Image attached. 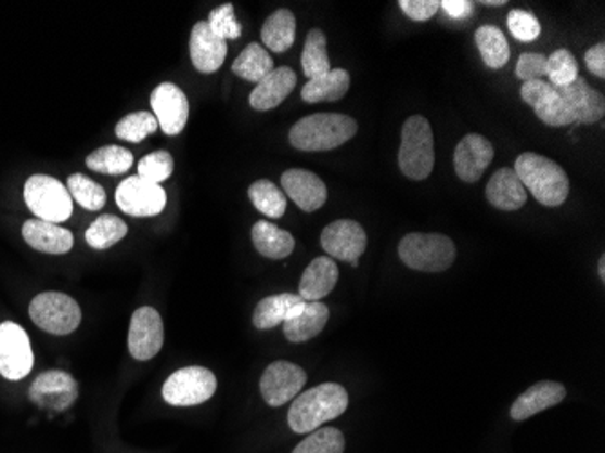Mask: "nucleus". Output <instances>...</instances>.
<instances>
[{
  "label": "nucleus",
  "mask_w": 605,
  "mask_h": 453,
  "mask_svg": "<svg viewBox=\"0 0 605 453\" xmlns=\"http://www.w3.org/2000/svg\"><path fill=\"white\" fill-rule=\"evenodd\" d=\"M348 392L337 383H323L294 399L288 410V425L296 433H312L329 420L347 412Z\"/></svg>",
  "instance_id": "obj_1"
},
{
  "label": "nucleus",
  "mask_w": 605,
  "mask_h": 453,
  "mask_svg": "<svg viewBox=\"0 0 605 453\" xmlns=\"http://www.w3.org/2000/svg\"><path fill=\"white\" fill-rule=\"evenodd\" d=\"M358 133V122L339 113H318L294 124L288 140L292 147L307 153L332 151L347 144Z\"/></svg>",
  "instance_id": "obj_2"
},
{
  "label": "nucleus",
  "mask_w": 605,
  "mask_h": 453,
  "mask_svg": "<svg viewBox=\"0 0 605 453\" xmlns=\"http://www.w3.org/2000/svg\"><path fill=\"white\" fill-rule=\"evenodd\" d=\"M513 171L517 172L518 180L539 204L558 207L566 202L569 178L556 161L537 153H523L515 161Z\"/></svg>",
  "instance_id": "obj_3"
},
{
  "label": "nucleus",
  "mask_w": 605,
  "mask_h": 453,
  "mask_svg": "<svg viewBox=\"0 0 605 453\" xmlns=\"http://www.w3.org/2000/svg\"><path fill=\"white\" fill-rule=\"evenodd\" d=\"M435 150L432 126L424 117H410L401 133L399 167L410 180H426L434 171Z\"/></svg>",
  "instance_id": "obj_4"
},
{
  "label": "nucleus",
  "mask_w": 605,
  "mask_h": 453,
  "mask_svg": "<svg viewBox=\"0 0 605 453\" xmlns=\"http://www.w3.org/2000/svg\"><path fill=\"white\" fill-rule=\"evenodd\" d=\"M399 258L413 271L442 272L458 258L455 244L445 234H407L399 244Z\"/></svg>",
  "instance_id": "obj_5"
},
{
  "label": "nucleus",
  "mask_w": 605,
  "mask_h": 453,
  "mask_svg": "<svg viewBox=\"0 0 605 453\" xmlns=\"http://www.w3.org/2000/svg\"><path fill=\"white\" fill-rule=\"evenodd\" d=\"M24 199L39 220L66 221L73 212L72 194L55 178L35 174L24 185Z\"/></svg>",
  "instance_id": "obj_6"
},
{
  "label": "nucleus",
  "mask_w": 605,
  "mask_h": 453,
  "mask_svg": "<svg viewBox=\"0 0 605 453\" xmlns=\"http://www.w3.org/2000/svg\"><path fill=\"white\" fill-rule=\"evenodd\" d=\"M29 315L42 331L67 336L77 331L82 321V310L77 301L62 293H42L29 305Z\"/></svg>",
  "instance_id": "obj_7"
},
{
  "label": "nucleus",
  "mask_w": 605,
  "mask_h": 453,
  "mask_svg": "<svg viewBox=\"0 0 605 453\" xmlns=\"http://www.w3.org/2000/svg\"><path fill=\"white\" fill-rule=\"evenodd\" d=\"M216 376L204 366H188L169 376L162 396L172 406H196L215 396Z\"/></svg>",
  "instance_id": "obj_8"
},
{
  "label": "nucleus",
  "mask_w": 605,
  "mask_h": 453,
  "mask_svg": "<svg viewBox=\"0 0 605 453\" xmlns=\"http://www.w3.org/2000/svg\"><path fill=\"white\" fill-rule=\"evenodd\" d=\"M34 368V352L23 326L7 321L0 325V374L10 381H21Z\"/></svg>",
  "instance_id": "obj_9"
},
{
  "label": "nucleus",
  "mask_w": 605,
  "mask_h": 453,
  "mask_svg": "<svg viewBox=\"0 0 605 453\" xmlns=\"http://www.w3.org/2000/svg\"><path fill=\"white\" fill-rule=\"evenodd\" d=\"M115 199L121 212L147 218L160 215L167 204V194L158 183L149 182L140 177H129L116 189Z\"/></svg>",
  "instance_id": "obj_10"
},
{
  "label": "nucleus",
  "mask_w": 605,
  "mask_h": 453,
  "mask_svg": "<svg viewBox=\"0 0 605 453\" xmlns=\"http://www.w3.org/2000/svg\"><path fill=\"white\" fill-rule=\"evenodd\" d=\"M29 401L48 412H66L78 398V383L67 372L50 371L40 374L29 387Z\"/></svg>",
  "instance_id": "obj_11"
},
{
  "label": "nucleus",
  "mask_w": 605,
  "mask_h": 453,
  "mask_svg": "<svg viewBox=\"0 0 605 453\" xmlns=\"http://www.w3.org/2000/svg\"><path fill=\"white\" fill-rule=\"evenodd\" d=\"M366 233L363 225L353 220L332 221L321 233V247L332 260L350 261L359 267V258L366 250Z\"/></svg>",
  "instance_id": "obj_12"
},
{
  "label": "nucleus",
  "mask_w": 605,
  "mask_h": 453,
  "mask_svg": "<svg viewBox=\"0 0 605 453\" xmlns=\"http://www.w3.org/2000/svg\"><path fill=\"white\" fill-rule=\"evenodd\" d=\"M307 383V372L288 361H275L267 366L259 381L261 398L269 406H283L301 392Z\"/></svg>",
  "instance_id": "obj_13"
},
{
  "label": "nucleus",
  "mask_w": 605,
  "mask_h": 453,
  "mask_svg": "<svg viewBox=\"0 0 605 453\" xmlns=\"http://www.w3.org/2000/svg\"><path fill=\"white\" fill-rule=\"evenodd\" d=\"M129 354L138 361L153 360L164 347V321L153 307L138 309L129 325Z\"/></svg>",
  "instance_id": "obj_14"
},
{
  "label": "nucleus",
  "mask_w": 605,
  "mask_h": 453,
  "mask_svg": "<svg viewBox=\"0 0 605 453\" xmlns=\"http://www.w3.org/2000/svg\"><path fill=\"white\" fill-rule=\"evenodd\" d=\"M520 96L526 104L531 105L535 115L550 128H566L575 124L571 111L558 93V89L553 88L545 80H531L524 82L520 88Z\"/></svg>",
  "instance_id": "obj_15"
},
{
  "label": "nucleus",
  "mask_w": 605,
  "mask_h": 453,
  "mask_svg": "<svg viewBox=\"0 0 605 453\" xmlns=\"http://www.w3.org/2000/svg\"><path fill=\"white\" fill-rule=\"evenodd\" d=\"M151 107L164 133L169 137L182 133L189 120V100L177 83H160L151 94Z\"/></svg>",
  "instance_id": "obj_16"
},
{
  "label": "nucleus",
  "mask_w": 605,
  "mask_h": 453,
  "mask_svg": "<svg viewBox=\"0 0 605 453\" xmlns=\"http://www.w3.org/2000/svg\"><path fill=\"white\" fill-rule=\"evenodd\" d=\"M493 156H495V150L490 140L485 139L482 134H466L455 150L453 166L463 182H479L493 160Z\"/></svg>",
  "instance_id": "obj_17"
},
{
  "label": "nucleus",
  "mask_w": 605,
  "mask_h": 453,
  "mask_svg": "<svg viewBox=\"0 0 605 453\" xmlns=\"http://www.w3.org/2000/svg\"><path fill=\"white\" fill-rule=\"evenodd\" d=\"M285 196L305 212H314L326 204L329 191L323 180L314 172L305 169H288L281 177Z\"/></svg>",
  "instance_id": "obj_18"
},
{
  "label": "nucleus",
  "mask_w": 605,
  "mask_h": 453,
  "mask_svg": "<svg viewBox=\"0 0 605 453\" xmlns=\"http://www.w3.org/2000/svg\"><path fill=\"white\" fill-rule=\"evenodd\" d=\"M331 310L321 301H305L296 305L283 323V332L291 344H305L320 336L329 321Z\"/></svg>",
  "instance_id": "obj_19"
},
{
  "label": "nucleus",
  "mask_w": 605,
  "mask_h": 453,
  "mask_svg": "<svg viewBox=\"0 0 605 453\" xmlns=\"http://www.w3.org/2000/svg\"><path fill=\"white\" fill-rule=\"evenodd\" d=\"M567 107L571 111L575 124H594L602 120L605 115L604 94L591 88L582 77H578L575 82L566 88H556Z\"/></svg>",
  "instance_id": "obj_20"
},
{
  "label": "nucleus",
  "mask_w": 605,
  "mask_h": 453,
  "mask_svg": "<svg viewBox=\"0 0 605 453\" xmlns=\"http://www.w3.org/2000/svg\"><path fill=\"white\" fill-rule=\"evenodd\" d=\"M227 40L209 28L207 21L196 24L191 34V59L199 73H215L223 66Z\"/></svg>",
  "instance_id": "obj_21"
},
{
  "label": "nucleus",
  "mask_w": 605,
  "mask_h": 453,
  "mask_svg": "<svg viewBox=\"0 0 605 453\" xmlns=\"http://www.w3.org/2000/svg\"><path fill=\"white\" fill-rule=\"evenodd\" d=\"M566 387L562 383L540 381L529 387L517 401L512 404L510 415L513 420H526L544 410L556 406L566 399Z\"/></svg>",
  "instance_id": "obj_22"
},
{
  "label": "nucleus",
  "mask_w": 605,
  "mask_h": 453,
  "mask_svg": "<svg viewBox=\"0 0 605 453\" xmlns=\"http://www.w3.org/2000/svg\"><path fill=\"white\" fill-rule=\"evenodd\" d=\"M23 236L29 247L46 255H66L73 249L75 238L64 226L44 220H29L24 223Z\"/></svg>",
  "instance_id": "obj_23"
},
{
  "label": "nucleus",
  "mask_w": 605,
  "mask_h": 453,
  "mask_svg": "<svg viewBox=\"0 0 605 453\" xmlns=\"http://www.w3.org/2000/svg\"><path fill=\"white\" fill-rule=\"evenodd\" d=\"M296 73L291 67H274L250 93V107L256 111H270L278 107L296 88Z\"/></svg>",
  "instance_id": "obj_24"
},
{
  "label": "nucleus",
  "mask_w": 605,
  "mask_h": 453,
  "mask_svg": "<svg viewBox=\"0 0 605 453\" xmlns=\"http://www.w3.org/2000/svg\"><path fill=\"white\" fill-rule=\"evenodd\" d=\"M486 198L497 209L517 210L528 202V191L518 180L517 172L502 167L486 185Z\"/></svg>",
  "instance_id": "obj_25"
},
{
  "label": "nucleus",
  "mask_w": 605,
  "mask_h": 453,
  "mask_svg": "<svg viewBox=\"0 0 605 453\" xmlns=\"http://www.w3.org/2000/svg\"><path fill=\"white\" fill-rule=\"evenodd\" d=\"M339 269L331 256H320L302 272L299 296L305 301H321L336 287Z\"/></svg>",
  "instance_id": "obj_26"
},
{
  "label": "nucleus",
  "mask_w": 605,
  "mask_h": 453,
  "mask_svg": "<svg viewBox=\"0 0 605 453\" xmlns=\"http://www.w3.org/2000/svg\"><path fill=\"white\" fill-rule=\"evenodd\" d=\"M350 89V75L347 69H331L321 77L310 78L301 91V99L309 104L320 102H337L342 100Z\"/></svg>",
  "instance_id": "obj_27"
},
{
  "label": "nucleus",
  "mask_w": 605,
  "mask_h": 453,
  "mask_svg": "<svg viewBox=\"0 0 605 453\" xmlns=\"http://www.w3.org/2000/svg\"><path fill=\"white\" fill-rule=\"evenodd\" d=\"M253 244L259 255L270 260H283L294 250V236L270 221H258L253 226Z\"/></svg>",
  "instance_id": "obj_28"
},
{
  "label": "nucleus",
  "mask_w": 605,
  "mask_h": 453,
  "mask_svg": "<svg viewBox=\"0 0 605 453\" xmlns=\"http://www.w3.org/2000/svg\"><path fill=\"white\" fill-rule=\"evenodd\" d=\"M299 294H275L261 299L254 310L253 323L258 331H270L274 326L283 325L291 310L301 303Z\"/></svg>",
  "instance_id": "obj_29"
},
{
  "label": "nucleus",
  "mask_w": 605,
  "mask_h": 453,
  "mask_svg": "<svg viewBox=\"0 0 605 453\" xmlns=\"http://www.w3.org/2000/svg\"><path fill=\"white\" fill-rule=\"evenodd\" d=\"M265 46L274 53L291 50L296 40V17L291 10H278L265 21L261 28Z\"/></svg>",
  "instance_id": "obj_30"
},
{
  "label": "nucleus",
  "mask_w": 605,
  "mask_h": 453,
  "mask_svg": "<svg viewBox=\"0 0 605 453\" xmlns=\"http://www.w3.org/2000/svg\"><path fill=\"white\" fill-rule=\"evenodd\" d=\"M475 44L479 48L480 56L490 69H501L510 61V44L506 35L491 24L480 26L475 31Z\"/></svg>",
  "instance_id": "obj_31"
},
{
  "label": "nucleus",
  "mask_w": 605,
  "mask_h": 453,
  "mask_svg": "<svg viewBox=\"0 0 605 453\" xmlns=\"http://www.w3.org/2000/svg\"><path fill=\"white\" fill-rule=\"evenodd\" d=\"M272 72H274L272 56L256 42L248 44L232 64V73L247 82L259 83Z\"/></svg>",
  "instance_id": "obj_32"
},
{
  "label": "nucleus",
  "mask_w": 605,
  "mask_h": 453,
  "mask_svg": "<svg viewBox=\"0 0 605 453\" xmlns=\"http://www.w3.org/2000/svg\"><path fill=\"white\" fill-rule=\"evenodd\" d=\"M302 73L309 78L321 77L331 72V59L326 53V37L321 29H310L302 46Z\"/></svg>",
  "instance_id": "obj_33"
},
{
  "label": "nucleus",
  "mask_w": 605,
  "mask_h": 453,
  "mask_svg": "<svg viewBox=\"0 0 605 453\" xmlns=\"http://www.w3.org/2000/svg\"><path fill=\"white\" fill-rule=\"evenodd\" d=\"M126 221L113 215H104L96 218L86 231V242L93 249L105 250L126 238Z\"/></svg>",
  "instance_id": "obj_34"
},
{
  "label": "nucleus",
  "mask_w": 605,
  "mask_h": 453,
  "mask_svg": "<svg viewBox=\"0 0 605 453\" xmlns=\"http://www.w3.org/2000/svg\"><path fill=\"white\" fill-rule=\"evenodd\" d=\"M248 198L261 215L269 218H281L286 210V196L275 183L270 180H258L248 187Z\"/></svg>",
  "instance_id": "obj_35"
},
{
  "label": "nucleus",
  "mask_w": 605,
  "mask_h": 453,
  "mask_svg": "<svg viewBox=\"0 0 605 453\" xmlns=\"http://www.w3.org/2000/svg\"><path fill=\"white\" fill-rule=\"evenodd\" d=\"M132 161L134 158H132L131 151L118 147V145H105V147L93 151L88 156L86 164L91 171L102 172V174H124L131 169Z\"/></svg>",
  "instance_id": "obj_36"
},
{
  "label": "nucleus",
  "mask_w": 605,
  "mask_h": 453,
  "mask_svg": "<svg viewBox=\"0 0 605 453\" xmlns=\"http://www.w3.org/2000/svg\"><path fill=\"white\" fill-rule=\"evenodd\" d=\"M158 128L160 126L155 115H151L147 111H138L121 118L120 122L116 124L115 133L118 139L138 144L147 139L149 134L155 133Z\"/></svg>",
  "instance_id": "obj_37"
},
{
  "label": "nucleus",
  "mask_w": 605,
  "mask_h": 453,
  "mask_svg": "<svg viewBox=\"0 0 605 453\" xmlns=\"http://www.w3.org/2000/svg\"><path fill=\"white\" fill-rule=\"evenodd\" d=\"M545 77L550 78L553 88H566L569 83L575 82L578 75L577 59L572 56L569 50H556L548 56V67H545Z\"/></svg>",
  "instance_id": "obj_38"
},
{
  "label": "nucleus",
  "mask_w": 605,
  "mask_h": 453,
  "mask_svg": "<svg viewBox=\"0 0 605 453\" xmlns=\"http://www.w3.org/2000/svg\"><path fill=\"white\" fill-rule=\"evenodd\" d=\"M67 191L83 209L88 210L102 209L107 199L104 187L83 174H72L67 178Z\"/></svg>",
  "instance_id": "obj_39"
},
{
  "label": "nucleus",
  "mask_w": 605,
  "mask_h": 453,
  "mask_svg": "<svg viewBox=\"0 0 605 453\" xmlns=\"http://www.w3.org/2000/svg\"><path fill=\"white\" fill-rule=\"evenodd\" d=\"M345 436L337 428H318L305 441L299 442L292 453H343Z\"/></svg>",
  "instance_id": "obj_40"
},
{
  "label": "nucleus",
  "mask_w": 605,
  "mask_h": 453,
  "mask_svg": "<svg viewBox=\"0 0 605 453\" xmlns=\"http://www.w3.org/2000/svg\"><path fill=\"white\" fill-rule=\"evenodd\" d=\"M172 171H175V160L167 151L151 153L138 164V177L158 185L166 182L167 178H171Z\"/></svg>",
  "instance_id": "obj_41"
},
{
  "label": "nucleus",
  "mask_w": 605,
  "mask_h": 453,
  "mask_svg": "<svg viewBox=\"0 0 605 453\" xmlns=\"http://www.w3.org/2000/svg\"><path fill=\"white\" fill-rule=\"evenodd\" d=\"M207 24L223 40H236L242 37V24L237 23L232 4H223V7L213 10Z\"/></svg>",
  "instance_id": "obj_42"
},
{
  "label": "nucleus",
  "mask_w": 605,
  "mask_h": 453,
  "mask_svg": "<svg viewBox=\"0 0 605 453\" xmlns=\"http://www.w3.org/2000/svg\"><path fill=\"white\" fill-rule=\"evenodd\" d=\"M507 28L512 31L513 37L523 42H533L539 39L540 23L533 13L524 12V10H512L507 15Z\"/></svg>",
  "instance_id": "obj_43"
},
{
  "label": "nucleus",
  "mask_w": 605,
  "mask_h": 453,
  "mask_svg": "<svg viewBox=\"0 0 605 453\" xmlns=\"http://www.w3.org/2000/svg\"><path fill=\"white\" fill-rule=\"evenodd\" d=\"M545 67H548V56L542 53H524L518 59L517 77L523 82L542 80V77H545Z\"/></svg>",
  "instance_id": "obj_44"
},
{
  "label": "nucleus",
  "mask_w": 605,
  "mask_h": 453,
  "mask_svg": "<svg viewBox=\"0 0 605 453\" xmlns=\"http://www.w3.org/2000/svg\"><path fill=\"white\" fill-rule=\"evenodd\" d=\"M402 13L415 23H424L439 12V0H401L399 2Z\"/></svg>",
  "instance_id": "obj_45"
},
{
  "label": "nucleus",
  "mask_w": 605,
  "mask_h": 453,
  "mask_svg": "<svg viewBox=\"0 0 605 453\" xmlns=\"http://www.w3.org/2000/svg\"><path fill=\"white\" fill-rule=\"evenodd\" d=\"M585 66H588L589 72L593 73L594 77H605L604 42H598V44L593 46V48H589L588 53H585Z\"/></svg>",
  "instance_id": "obj_46"
},
{
  "label": "nucleus",
  "mask_w": 605,
  "mask_h": 453,
  "mask_svg": "<svg viewBox=\"0 0 605 453\" xmlns=\"http://www.w3.org/2000/svg\"><path fill=\"white\" fill-rule=\"evenodd\" d=\"M440 8L445 10L446 15L451 18H468L474 13V2L469 0H442Z\"/></svg>",
  "instance_id": "obj_47"
},
{
  "label": "nucleus",
  "mask_w": 605,
  "mask_h": 453,
  "mask_svg": "<svg viewBox=\"0 0 605 453\" xmlns=\"http://www.w3.org/2000/svg\"><path fill=\"white\" fill-rule=\"evenodd\" d=\"M598 276H600V280H602V282H604V280H605V256L604 255L600 256Z\"/></svg>",
  "instance_id": "obj_48"
},
{
  "label": "nucleus",
  "mask_w": 605,
  "mask_h": 453,
  "mask_svg": "<svg viewBox=\"0 0 605 453\" xmlns=\"http://www.w3.org/2000/svg\"><path fill=\"white\" fill-rule=\"evenodd\" d=\"M485 7H504L506 0H482Z\"/></svg>",
  "instance_id": "obj_49"
}]
</instances>
